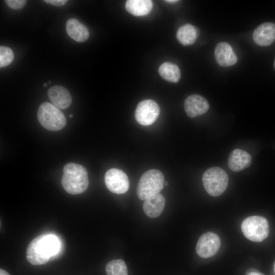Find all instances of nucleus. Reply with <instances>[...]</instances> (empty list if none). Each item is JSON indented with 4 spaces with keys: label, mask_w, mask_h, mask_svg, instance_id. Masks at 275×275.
Here are the masks:
<instances>
[{
    "label": "nucleus",
    "mask_w": 275,
    "mask_h": 275,
    "mask_svg": "<svg viewBox=\"0 0 275 275\" xmlns=\"http://www.w3.org/2000/svg\"><path fill=\"white\" fill-rule=\"evenodd\" d=\"M59 248V241L55 236L49 234L38 236L27 248V260L33 265L45 264L54 257Z\"/></svg>",
    "instance_id": "f257e3e1"
},
{
    "label": "nucleus",
    "mask_w": 275,
    "mask_h": 275,
    "mask_svg": "<svg viewBox=\"0 0 275 275\" xmlns=\"http://www.w3.org/2000/svg\"><path fill=\"white\" fill-rule=\"evenodd\" d=\"M61 183L64 189L72 195L80 194L89 185L88 172L81 164L69 162L63 168Z\"/></svg>",
    "instance_id": "f03ea898"
},
{
    "label": "nucleus",
    "mask_w": 275,
    "mask_h": 275,
    "mask_svg": "<svg viewBox=\"0 0 275 275\" xmlns=\"http://www.w3.org/2000/svg\"><path fill=\"white\" fill-rule=\"evenodd\" d=\"M164 176L158 170L151 169L145 172L139 180L136 188L138 198L146 200L159 193L164 186Z\"/></svg>",
    "instance_id": "7ed1b4c3"
},
{
    "label": "nucleus",
    "mask_w": 275,
    "mask_h": 275,
    "mask_svg": "<svg viewBox=\"0 0 275 275\" xmlns=\"http://www.w3.org/2000/svg\"><path fill=\"white\" fill-rule=\"evenodd\" d=\"M37 118L41 125L50 131L60 130L66 124L64 114L60 109L48 102H43L40 105Z\"/></svg>",
    "instance_id": "20e7f679"
},
{
    "label": "nucleus",
    "mask_w": 275,
    "mask_h": 275,
    "mask_svg": "<svg viewBox=\"0 0 275 275\" xmlns=\"http://www.w3.org/2000/svg\"><path fill=\"white\" fill-rule=\"evenodd\" d=\"M228 176L219 167H212L207 169L202 177L203 184L207 193L211 196L221 195L228 185Z\"/></svg>",
    "instance_id": "39448f33"
},
{
    "label": "nucleus",
    "mask_w": 275,
    "mask_h": 275,
    "mask_svg": "<svg viewBox=\"0 0 275 275\" xmlns=\"http://www.w3.org/2000/svg\"><path fill=\"white\" fill-rule=\"evenodd\" d=\"M244 236L254 242L264 240L269 234V225L267 219L261 216L254 215L245 218L241 225Z\"/></svg>",
    "instance_id": "423d86ee"
},
{
    "label": "nucleus",
    "mask_w": 275,
    "mask_h": 275,
    "mask_svg": "<svg viewBox=\"0 0 275 275\" xmlns=\"http://www.w3.org/2000/svg\"><path fill=\"white\" fill-rule=\"evenodd\" d=\"M160 107L156 102L151 99L141 101L135 111L136 121L143 126L152 124L158 118Z\"/></svg>",
    "instance_id": "0eeeda50"
},
{
    "label": "nucleus",
    "mask_w": 275,
    "mask_h": 275,
    "mask_svg": "<svg viewBox=\"0 0 275 275\" xmlns=\"http://www.w3.org/2000/svg\"><path fill=\"white\" fill-rule=\"evenodd\" d=\"M104 182L107 189L116 194H124L129 187L127 175L121 170L116 168H112L106 171Z\"/></svg>",
    "instance_id": "6e6552de"
},
{
    "label": "nucleus",
    "mask_w": 275,
    "mask_h": 275,
    "mask_svg": "<svg viewBox=\"0 0 275 275\" xmlns=\"http://www.w3.org/2000/svg\"><path fill=\"white\" fill-rule=\"evenodd\" d=\"M221 240L219 236L213 232H206L199 239L197 245V254L203 258H208L215 255L219 249Z\"/></svg>",
    "instance_id": "1a4fd4ad"
},
{
    "label": "nucleus",
    "mask_w": 275,
    "mask_h": 275,
    "mask_svg": "<svg viewBox=\"0 0 275 275\" xmlns=\"http://www.w3.org/2000/svg\"><path fill=\"white\" fill-rule=\"evenodd\" d=\"M184 109L189 118H195L206 113L209 104L204 97L195 94L188 96L184 101Z\"/></svg>",
    "instance_id": "9d476101"
},
{
    "label": "nucleus",
    "mask_w": 275,
    "mask_h": 275,
    "mask_svg": "<svg viewBox=\"0 0 275 275\" xmlns=\"http://www.w3.org/2000/svg\"><path fill=\"white\" fill-rule=\"evenodd\" d=\"M47 95L51 103L59 109L67 108L72 102L70 92L61 86H53L50 88L48 90Z\"/></svg>",
    "instance_id": "9b49d317"
},
{
    "label": "nucleus",
    "mask_w": 275,
    "mask_h": 275,
    "mask_svg": "<svg viewBox=\"0 0 275 275\" xmlns=\"http://www.w3.org/2000/svg\"><path fill=\"white\" fill-rule=\"evenodd\" d=\"M253 38L259 46L270 45L275 41V24L265 22L260 24L254 31Z\"/></svg>",
    "instance_id": "f8f14e48"
},
{
    "label": "nucleus",
    "mask_w": 275,
    "mask_h": 275,
    "mask_svg": "<svg viewBox=\"0 0 275 275\" xmlns=\"http://www.w3.org/2000/svg\"><path fill=\"white\" fill-rule=\"evenodd\" d=\"M252 163V157L246 151L236 149L229 154L228 165L231 170L239 172L248 168Z\"/></svg>",
    "instance_id": "ddd939ff"
},
{
    "label": "nucleus",
    "mask_w": 275,
    "mask_h": 275,
    "mask_svg": "<svg viewBox=\"0 0 275 275\" xmlns=\"http://www.w3.org/2000/svg\"><path fill=\"white\" fill-rule=\"evenodd\" d=\"M214 56L217 63L221 66L228 67L237 61L232 47L226 42L218 43L215 47Z\"/></svg>",
    "instance_id": "4468645a"
},
{
    "label": "nucleus",
    "mask_w": 275,
    "mask_h": 275,
    "mask_svg": "<svg viewBox=\"0 0 275 275\" xmlns=\"http://www.w3.org/2000/svg\"><path fill=\"white\" fill-rule=\"evenodd\" d=\"M164 205L165 199L158 193L144 201L143 209L148 217L155 218L161 214Z\"/></svg>",
    "instance_id": "2eb2a0df"
},
{
    "label": "nucleus",
    "mask_w": 275,
    "mask_h": 275,
    "mask_svg": "<svg viewBox=\"0 0 275 275\" xmlns=\"http://www.w3.org/2000/svg\"><path fill=\"white\" fill-rule=\"evenodd\" d=\"M66 30L67 34L78 42L85 41L89 36L88 29L75 18H70L67 20Z\"/></svg>",
    "instance_id": "dca6fc26"
},
{
    "label": "nucleus",
    "mask_w": 275,
    "mask_h": 275,
    "mask_svg": "<svg viewBox=\"0 0 275 275\" xmlns=\"http://www.w3.org/2000/svg\"><path fill=\"white\" fill-rule=\"evenodd\" d=\"M153 8V3L150 0H128L125 3L126 11L136 16L148 14Z\"/></svg>",
    "instance_id": "f3484780"
},
{
    "label": "nucleus",
    "mask_w": 275,
    "mask_h": 275,
    "mask_svg": "<svg viewBox=\"0 0 275 275\" xmlns=\"http://www.w3.org/2000/svg\"><path fill=\"white\" fill-rule=\"evenodd\" d=\"M198 36V30L189 23L185 24L180 27L176 35L178 41L184 46L194 44Z\"/></svg>",
    "instance_id": "a211bd4d"
},
{
    "label": "nucleus",
    "mask_w": 275,
    "mask_h": 275,
    "mask_svg": "<svg viewBox=\"0 0 275 275\" xmlns=\"http://www.w3.org/2000/svg\"><path fill=\"white\" fill-rule=\"evenodd\" d=\"M158 72L164 79L172 82H177L181 77L179 67L176 64L170 62L161 64L158 69Z\"/></svg>",
    "instance_id": "6ab92c4d"
},
{
    "label": "nucleus",
    "mask_w": 275,
    "mask_h": 275,
    "mask_svg": "<svg viewBox=\"0 0 275 275\" xmlns=\"http://www.w3.org/2000/svg\"><path fill=\"white\" fill-rule=\"evenodd\" d=\"M107 275H128V270L125 262L121 259L109 261L105 266Z\"/></svg>",
    "instance_id": "aec40b11"
},
{
    "label": "nucleus",
    "mask_w": 275,
    "mask_h": 275,
    "mask_svg": "<svg viewBox=\"0 0 275 275\" xmlns=\"http://www.w3.org/2000/svg\"><path fill=\"white\" fill-rule=\"evenodd\" d=\"M14 58L12 50L8 46H0V67L3 68L10 65Z\"/></svg>",
    "instance_id": "412c9836"
},
{
    "label": "nucleus",
    "mask_w": 275,
    "mask_h": 275,
    "mask_svg": "<svg viewBox=\"0 0 275 275\" xmlns=\"http://www.w3.org/2000/svg\"><path fill=\"white\" fill-rule=\"evenodd\" d=\"M5 2L10 8L14 10L22 9L26 3L25 0H6Z\"/></svg>",
    "instance_id": "4be33fe9"
},
{
    "label": "nucleus",
    "mask_w": 275,
    "mask_h": 275,
    "mask_svg": "<svg viewBox=\"0 0 275 275\" xmlns=\"http://www.w3.org/2000/svg\"><path fill=\"white\" fill-rule=\"evenodd\" d=\"M45 3L55 6H63L67 2V0H45Z\"/></svg>",
    "instance_id": "5701e85b"
},
{
    "label": "nucleus",
    "mask_w": 275,
    "mask_h": 275,
    "mask_svg": "<svg viewBox=\"0 0 275 275\" xmlns=\"http://www.w3.org/2000/svg\"><path fill=\"white\" fill-rule=\"evenodd\" d=\"M245 275H265V274L261 272L257 269L251 268L248 269L246 271Z\"/></svg>",
    "instance_id": "b1692460"
},
{
    "label": "nucleus",
    "mask_w": 275,
    "mask_h": 275,
    "mask_svg": "<svg viewBox=\"0 0 275 275\" xmlns=\"http://www.w3.org/2000/svg\"><path fill=\"white\" fill-rule=\"evenodd\" d=\"M0 275H10L7 271L6 270L1 269H0Z\"/></svg>",
    "instance_id": "393cba45"
},
{
    "label": "nucleus",
    "mask_w": 275,
    "mask_h": 275,
    "mask_svg": "<svg viewBox=\"0 0 275 275\" xmlns=\"http://www.w3.org/2000/svg\"><path fill=\"white\" fill-rule=\"evenodd\" d=\"M166 2L169 3H175L178 2V1L177 0H168V1H165Z\"/></svg>",
    "instance_id": "a878e982"
},
{
    "label": "nucleus",
    "mask_w": 275,
    "mask_h": 275,
    "mask_svg": "<svg viewBox=\"0 0 275 275\" xmlns=\"http://www.w3.org/2000/svg\"><path fill=\"white\" fill-rule=\"evenodd\" d=\"M168 185V182L167 181H164V185L167 186Z\"/></svg>",
    "instance_id": "bb28decb"
},
{
    "label": "nucleus",
    "mask_w": 275,
    "mask_h": 275,
    "mask_svg": "<svg viewBox=\"0 0 275 275\" xmlns=\"http://www.w3.org/2000/svg\"><path fill=\"white\" fill-rule=\"evenodd\" d=\"M273 272L274 273V274H275V262H274V264H273Z\"/></svg>",
    "instance_id": "cd10ccee"
},
{
    "label": "nucleus",
    "mask_w": 275,
    "mask_h": 275,
    "mask_svg": "<svg viewBox=\"0 0 275 275\" xmlns=\"http://www.w3.org/2000/svg\"><path fill=\"white\" fill-rule=\"evenodd\" d=\"M47 85L46 83H44V84H43V87H47Z\"/></svg>",
    "instance_id": "c85d7f7f"
},
{
    "label": "nucleus",
    "mask_w": 275,
    "mask_h": 275,
    "mask_svg": "<svg viewBox=\"0 0 275 275\" xmlns=\"http://www.w3.org/2000/svg\"><path fill=\"white\" fill-rule=\"evenodd\" d=\"M73 117V115L72 114H70L69 115V118H72Z\"/></svg>",
    "instance_id": "c756f323"
},
{
    "label": "nucleus",
    "mask_w": 275,
    "mask_h": 275,
    "mask_svg": "<svg viewBox=\"0 0 275 275\" xmlns=\"http://www.w3.org/2000/svg\"><path fill=\"white\" fill-rule=\"evenodd\" d=\"M48 83H49V84H50V83H51L50 80H49V81H48Z\"/></svg>",
    "instance_id": "7c9ffc66"
},
{
    "label": "nucleus",
    "mask_w": 275,
    "mask_h": 275,
    "mask_svg": "<svg viewBox=\"0 0 275 275\" xmlns=\"http://www.w3.org/2000/svg\"><path fill=\"white\" fill-rule=\"evenodd\" d=\"M275 275V274H274Z\"/></svg>",
    "instance_id": "2f4dec72"
}]
</instances>
